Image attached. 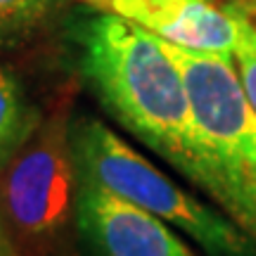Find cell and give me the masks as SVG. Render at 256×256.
Segmentation results:
<instances>
[{
  "label": "cell",
  "instance_id": "obj_1",
  "mask_svg": "<svg viewBox=\"0 0 256 256\" xmlns=\"http://www.w3.org/2000/svg\"><path fill=\"white\" fill-rule=\"evenodd\" d=\"M76 64L98 100L133 138L211 194V164L188 83L156 36L136 22L88 10L69 22Z\"/></svg>",
  "mask_w": 256,
  "mask_h": 256
},
{
  "label": "cell",
  "instance_id": "obj_2",
  "mask_svg": "<svg viewBox=\"0 0 256 256\" xmlns=\"http://www.w3.org/2000/svg\"><path fill=\"white\" fill-rule=\"evenodd\" d=\"M69 136L81 178L166 220L206 256H256V240L235 220L162 174L107 124L81 116L72 121Z\"/></svg>",
  "mask_w": 256,
  "mask_h": 256
},
{
  "label": "cell",
  "instance_id": "obj_3",
  "mask_svg": "<svg viewBox=\"0 0 256 256\" xmlns=\"http://www.w3.org/2000/svg\"><path fill=\"white\" fill-rule=\"evenodd\" d=\"M162 43L185 76L209 152V197L256 240V112L240 83L235 60Z\"/></svg>",
  "mask_w": 256,
  "mask_h": 256
},
{
  "label": "cell",
  "instance_id": "obj_4",
  "mask_svg": "<svg viewBox=\"0 0 256 256\" xmlns=\"http://www.w3.org/2000/svg\"><path fill=\"white\" fill-rule=\"evenodd\" d=\"M69 126L64 116L46 121L0 176V211L10 238L36 252L52 244L76 220L81 180Z\"/></svg>",
  "mask_w": 256,
  "mask_h": 256
},
{
  "label": "cell",
  "instance_id": "obj_5",
  "mask_svg": "<svg viewBox=\"0 0 256 256\" xmlns=\"http://www.w3.org/2000/svg\"><path fill=\"white\" fill-rule=\"evenodd\" d=\"M76 230L86 256H194L166 220L78 176Z\"/></svg>",
  "mask_w": 256,
  "mask_h": 256
},
{
  "label": "cell",
  "instance_id": "obj_6",
  "mask_svg": "<svg viewBox=\"0 0 256 256\" xmlns=\"http://www.w3.org/2000/svg\"><path fill=\"white\" fill-rule=\"evenodd\" d=\"M90 8L136 22L171 46L232 57L240 40L238 8L214 0H86Z\"/></svg>",
  "mask_w": 256,
  "mask_h": 256
},
{
  "label": "cell",
  "instance_id": "obj_7",
  "mask_svg": "<svg viewBox=\"0 0 256 256\" xmlns=\"http://www.w3.org/2000/svg\"><path fill=\"white\" fill-rule=\"evenodd\" d=\"M43 126L40 110L10 66H0V176Z\"/></svg>",
  "mask_w": 256,
  "mask_h": 256
},
{
  "label": "cell",
  "instance_id": "obj_8",
  "mask_svg": "<svg viewBox=\"0 0 256 256\" xmlns=\"http://www.w3.org/2000/svg\"><path fill=\"white\" fill-rule=\"evenodd\" d=\"M60 2L62 0H0V50L34 36Z\"/></svg>",
  "mask_w": 256,
  "mask_h": 256
},
{
  "label": "cell",
  "instance_id": "obj_9",
  "mask_svg": "<svg viewBox=\"0 0 256 256\" xmlns=\"http://www.w3.org/2000/svg\"><path fill=\"white\" fill-rule=\"evenodd\" d=\"M240 19V40L235 48V66L240 74V83L247 92V100L256 112V24L247 17V12L238 8Z\"/></svg>",
  "mask_w": 256,
  "mask_h": 256
},
{
  "label": "cell",
  "instance_id": "obj_10",
  "mask_svg": "<svg viewBox=\"0 0 256 256\" xmlns=\"http://www.w3.org/2000/svg\"><path fill=\"white\" fill-rule=\"evenodd\" d=\"M0 254L2 256H17V247H14V242L10 238V230H8L5 218H2V211H0Z\"/></svg>",
  "mask_w": 256,
  "mask_h": 256
},
{
  "label": "cell",
  "instance_id": "obj_11",
  "mask_svg": "<svg viewBox=\"0 0 256 256\" xmlns=\"http://www.w3.org/2000/svg\"><path fill=\"white\" fill-rule=\"evenodd\" d=\"M0 256H2V254H0Z\"/></svg>",
  "mask_w": 256,
  "mask_h": 256
}]
</instances>
